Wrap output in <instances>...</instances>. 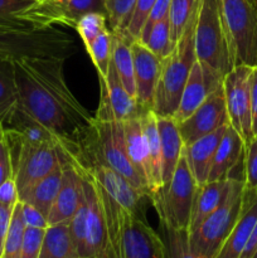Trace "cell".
Segmentation results:
<instances>
[{
	"mask_svg": "<svg viewBox=\"0 0 257 258\" xmlns=\"http://www.w3.org/2000/svg\"><path fill=\"white\" fill-rule=\"evenodd\" d=\"M63 63L65 58H25L13 60V67L22 110L48 128L72 156L93 117L68 88Z\"/></svg>",
	"mask_w": 257,
	"mask_h": 258,
	"instance_id": "obj_1",
	"label": "cell"
},
{
	"mask_svg": "<svg viewBox=\"0 0 257 258\" xmlns=\"http://www.w3.org/2000/svg\"><path fill=\"white\" fill-rule=\"evenodd\" d=\"M75 43L67 33L43 27L22 15L0 17V59L67 58Z\"/></svg>",
	"mask_w": 257,
	"mask_h": 258,
	"instance_id": "obj_2",
	"label": "cell"
},
{
	"mask_svg": "<svg viewBox=\"0 0 257 258\" xmlns=\"http://www.w3.org/2000/svg\"><path fill=\"white\" fill-rule=\"evenodd\" d=\"M197 8L185 30L175 43L173 52L161 59V70L154 93L153 111L160 117H173L180 102L184 86L197 60L194 49V27Z\"/></svg>",
	"mask_w": 257,
	"mask_h": 258,
	"instance_id": "obj_3",
	"label": "cell"
},
{
	"mask_svg": "<svg viewBox=\"0 0 257 258\" xmlns=\"http://www.w3.org/2000/svg\"><path fill=\"white\" fill-rule=\"evenodd\" d=\"M243 178L228 179V190L221 206L189 233V246L199 258H214L231 234L239 218L243 204Z\"/></svg>",
	"mask_w": 257,
	"mask_h": 258,
	"instance_id": "obj_4",
	"label": "cell"
},
{
	"mask_svg": "<svg viewBox=\"0 0 257 258\" xmlns=\"http://www.w3.org/2000/svg\"><path fill=\"white\" fill-rule=\"evenodd\" d=\"M194 49L199 62L211 66L223 77L236 67L218 0H197Z\"/></svg>",
	"mask_w": 257,
	"mask_h": 258,
	"instance_id": "obj_5",
	"label": "cell"
},
{
	"mask_svg": "<svg viewBox=\"0 0 257 258\" xmlns=\"http://www.w3.org/2000/svg\"><path fill=\"white\" fill-rule=\"evenodd\" d=\"M198 185L181 154L173 176L159 190L150 196L161 227L189 232L191 207Z\"/></svg>",
	"mask_w": 257,
	"mask_h": 258,
	"instance_id": "obj_6",
	"label": "cell"
},
{
	"mask_svg": "<svg viewBox=\"0 0 257 258\" xmlns=\"http://www.w3.org/2000/svg\"><path fill=\"white\" fill-rule=\"evenodd\" d=\"M5 140L10 150L14 180L19 197L52 173L60 164L57 143L28 144L14 128H5Z\"/></svg>",
	"mask_w": 257,
	"mask_h": 258,
	"instance_id": "obj_7",
	"label": "cell"
},
{
	"mask_svg": "<svg viewBox=\"0 0 257 258\" xmlns=\"http://www.w3.org/2000/svg\"><path fill=\"white\" fill-rule=\"evenodd\" d=\"M234 66H257V7L251 0H218Z\"/></svg>",
	"mask_w": 257,
	"mask_h": 258,
	"instance_id": "obj_8",
	"label": "cell"
},
{
	"mask_svg": "<svg viewBox=\"0 0 257 258\" xmlns=\"http://www.w3.org/2000/svg\"><path fill=\"white\" fill-rule=\"evenodd\" d=\"M116 258H168L164 239L149 226L145 217H139L122 207L117 208Z\"/></svg>",
	"mask_w": 257,
	"mask_h": 258,
	"instance_id": "obj_9",
	"label": "cell"
},
{
	"mask_svg": "<svg viewBox=\"0 0 257 258\" xmlns=\"http://www.w3.org/2000/svg\"><path fill=\"white\" fill-rule=\"evenodd\" d=\"M252 67L236 66L223 78V93L229 125L243 140L244 146L253 138L249 98V77Z\"/></svg>",
	"mask_w": 257,
	"mask_h": 258,
	"instance_id": "obj_10",
	"label": "cell"
},
{
	"mask_svg": "<svg viewBox=\"0 0 257 258\" xmlns=\"http://www.w3.org/2000/svg\"><path fill=\"white\" fill-rule=\"evenodd\" d=\"M92 12L105 13V0H35L19 15L43 27L58 24L75 28L82 15Z\"/></svg>",
	"mask_w": 257,
	"mask_h": 258,
	"instance_id": "obj_11",
	"label": "cell"
},
{
	"mask_svg": "<svg viewBox=\"0 0 257 258\" xmlns=\"http://www.w3.org/2000/svg\"><path fill=\"white\" fill-rule=\"evenodd\" d=\"M100 78L101 98L95 118L100 121H118L125 122L139 117L144 112L136 98H134L123 87L112 62L108 66L105 78Z\"/></svg>",
	"mask_w": 257,
	"mask_h": 258,
	"instance_id": "obj_12",
	"label": "cell"
},
{
	"mask_svg": "<svg viewBox=\"0 0 257 258\" xmlns=\"http://www.w3.org/2000/svg\"><path fill=\"white\" fill-rule=\"evenodd\" d=\"M81 173L83 175V185L90 204L86 226L85 258H115L108 234L105 208L97 185L91 176L82 170Z\"/></svg>",
	"mask_w": 257,
	"mask_h": 258,
	"instance_id": "obj_13",
	"label": "cell"
},
{
	"mask_svg": "<svg viewBox=\"0 0 257 258\" xmlns=\"http://www.w3.org/2000/svg\"><path fill=\"white\" fill-rule=\"evenodd\" d=\"M76 166L90 175L118 206L135 216L145 217L144 203L148 198L150 199V197L131 185L117 171L101 163H93L87 166Z\"/></svg>",
	"mask_w": 257,
	"mask_h": 258,
	"instance_id": "obj_14",
	"label": "cell"
},
{
	"mask_svg": "<svg viewBox=\"0 0 257 258\" xmlns=\"http://www.w3.org/2000/svg\"><path fill=\"white\" fill-rule=\"evenodd\" d=\"M227 123H229V120L222 85L188 118L178 122V128L184 145H189Z\"/></svg>",
	"mask_w": 257,
	"mask_h": 258,
	"instance_id": "obj_15",
	"label": "cell"
},
{
	"mask_svg": "<svg viewBox=\"0 0 257 258\" xmlns=\"http://www.w3.org/2000/svg\"><path fill=\"white\" fill-rule=\"evenodd\" d=\"M223 78L211 66L197 59L184 86L180 102L173 116L174 120L181 122L188 118L212 92L223 85Z\"/></svg>",
	"mask_w": 257,
	"mask_h": 258,
	"instance_id": "obj_16",
	"label": "cell"
},
{
	"mask_svg": "<svg viewBox=\"0 0 257 258\" xmlns=\"http://www.w3.org/2000/svg\"><path fill=\"white\" fill-rule=\"evenodd\" d=\"M58 149L62 161V183L48 216V224L70 222L85 196L82 173L66 156L59 146Z\"/></svg>",
	"mask_w": 257,
	"mask_h": 258,
	"instance_id": "obj_17",
	"label": "cell"
},
{
	"mask_svg": "<svg viewBox=\"0 0 257 258\" xmlns=\"http://www.w3.org/2000/svg\"><path fill=\"white\" fill-rule=\"evenodd\" d=\"M136 101L144 110H153L154 93L161 70V59L139 40L131 42Z\"/></svg>",
	"mask_w": 257,
	"mask_h": 258,
	"instance_id": "obj_18",
	"label": "cell"
},
{
	"mask_svg": "<svg viewBox=\"0 0 257 258\" xmlns=\"http://www.w3.org/2000/svg\"><path fill=\"white\" fill-rule=\"evenodd\" d=\"M257 221V191L244 188L239 218L214 258H241Z\"/></svg>",
	"mask_w": 257,
	"mask_h": 258,
	"instance_id": "obj_19",
	"label": "cell"
},
{
	"mask_svg": "<svg viewBox=\"0 0 257 258\" xmlns=\"http://www.w3.org/2000/svg\"><path fill=\"white\" fill-rule=\"evenodd\" d=\"M229 123L223 125L218 130L193 141L189 145H184L183 154L185 155L186 163L194 176L197 185L201 186L208 181L209 171L213 163L214 154L223 138L226 128Z\"/></svg>",
	"mask_w": 257,
	"mask_h": 258,
	"instance_id": "obj_20",
	"label": "cell"
},
{
	"mask_svg": "<svg viewBox=\"0 0 257 258\" xmlns=\"http://www.w3.org/2000/svg\"><path fill=\"white\" fill-rule=\"evenodd\" d=\"M243 140L237 134V131L231 125H228L214 154L208 181L227 180L231 178L234 168L238 165L239 161H243Z\"/></svg>",
	"mask_w": 257,
	"mask_h": 258,
	"instance_id": "obj_21",
	"label": "cell"
},
{
	"mask_svg": "<svg viewBox=\"0 0 257 258\" xmlns=\"http://www.w3.org/2000/svg\"><path fill=\"white\" fill-rule=\"evenodd\" d=\"M156 121L161 145V179L163 185H165L175 171L183 154L184 143L179 133L178 122L173 117L156 116Z\"/></svg>",
	"mask_w": 257,
	"mask_h": 258,
	"instance_id": "obj_22",
	"label": "cell"
},
{
	"mask_svg": "<svg viewBox=\"0 0 257 258\" xmlns=\"http://www.w3.org/2000/svg\"><path fill=\"white\" fill-rule=\"evenodd\" d=\"M141 127L146 145L149 168V193L150 196L163 186L161 179V145L156 115L153 110H145L140 115Z\"/></svg>",
	"mask_w": 257,
	"mask_h": 258,
	"instance_id": "obj_23",
	"label": "cell"
},
{
	"mask_svg": "<svg viewBox=\"0 0 257 258\" xmlns=\"http://www.w3.org/2000/svg\"><path fill=\"white\" fill-rule=\"evenodd\" d=\"M227 190H228V179L207 181L206 184L197 188L193 207H191L190 221H189V233L196 231L221 206Z\"/></svg>",
	"mask_w": 257,
	"mask_h": 258,
	"instance_id": "obj_24",
	"label": "cell"
},
{
	"mask_svg": "<svg viewBox=\"0 0 257 258\" xmlns=\"http://www.w3.org/2000/svg\"><path fill=\"white\" fill-rule=\"evenodd\" d=\"M122 125L127 155L130 158L131 164L135 168L136 173L139 174L149 191L148 155H146V145L143 127H141L140 116L125 121V122H122ZM149 197H150V193H149Z\"/></svg>",
	"mask_w": 257,
	"mask_h": 258,
	"instance_id": "obj_25",
	"label": "cell"
},
{
	"mask_svg": "<svg viewBox=\"0 0 257 258\" xmlns=\"http://www.w3.org/2000/svg\"><path fill=\"white\" fill-rule=\"evenodd\" d=\"M112 32V30H111ZM131 39L126 33L120 30L112 32V54L111 62L120 77L125 90L136 98L135 76H134V60L131 52Z\"/></svg>",
	"mask_w": 257,
	"mask_h": 258,
	"instance_id": "obj_26",
	"label": "cell"
},
{
	"mask_svg": "<svg viewBox=\"0 0 257 258\" xmlns=\"http://www.w3.org/2000/svg\"><path fill=\"white\" fill-rule=\"evenodd\" d=\"M60 183H62V161L52 173L48 174L35 185H33L29 190L22 194L19 197V201L35 207L48 219L53 203L59 191Z\"/></svg>",
	"mask_w": 257,
	"mask_h": 258,
	"instance_id": "obj_27",
	"label": "cell"
},
{
	"mask_svg": "<svg viewBox=\"0 0 257 258\" xmlns=\"http://www.w3.org/2000/svg\"><path fill=\"white\" fill-rule=\"evenodd\" d=\"M39 258H80L70 231V222L49 224L43 236Z\"/></svg>",
	"mask_w": 257,
	"mask_h": 258,
	"instance_id": "obj_28",
	"label": "cell"
},
{
	"mask_svg": "<svg viewBox=\"0 0 257 258\" xmlns=\"http://www.w3.org/2000/svg\"><path fill=\"white\" fill-rule=\"evenodd\" d=\"M19 107V95L13 62L0 59V121L8 123Z\"/></svg>",
	"mask_w": 257,
	"mask_h": 258,
	"instance_id": "obj_29",
	"label": "cell"
},
{
	"mask_svg": "<svg viewBox=\"0 0 257 258\" xmlns=\"http://www.w3.org/2000/svg\"><path fill=\"white\" fill-rule=\"evenodd\" d=\"M85 47L93 64L97 68L98 77L105 78L108 72L111 54H112V32L110 29L103 30L101 34L86 43Z\"/></svg>",
	"mask_w": 257,
	"mask_h": 258,
	"instance_id": "obj_30",
	"label": "cell"
},
{
	"mask_svg": "<svg viewBox=\"0 0 257 258\" xmlns=\"http://www.w3.org/2000/svg\"><path fill=\"white\" fill-rule=\"evenodd\" d=\"M139 42L143 43L159 59H164V58L168 57L175 47V43L171 40L170 37V27H169L168 18L156 23L151 28L150 32L148 33V35Z\"/></svg>",
	"mask_w": 257,
	"mask_h": 258,
	"instance_id": "obj_31",
	"label": "cell"
},
{
	"mask_svg": "<svg viewBox=\"0 0 257 258\" xmlns=\"http://www.w3.org/2000/svg\"><path fill=\"white\" fill-rule=\"evenodd\" d=\"M197 8V0H170L169 7V27L170 37L174 43L179 40L190 22Z\"/></svg>",
	"mask_w": 257,
	"mask_h": 258,
	"instance_id": "obj_32",
	"label": "cell"
},
{
	"mask_svg": "<svg viewBox=\"0 0 257 258\" xmlns=\"http://www.w3.org/2000/svg\"><path fill=\"white\" fill-rule=\"evenodd\" d=\"M25 228L27 227L22 216V202L19 201L13 211L12 222H10L7 237H5L2 258H19Z\"/></svg>",
	"mask_w": 257,
	"mask_h": 258,
	"instance_id": "obj_33",
	"label": "cell"
},
{
	"mask_svg": "<svg viewBox=\"0 0 257 258\" xmlns=\"http://www.w3.org/2000/svg\"><path fill=\"white\" fill-rule=\"evenodd\" d=\"M136 0H105V14L110 30L125 32Z\"/></svg>",
	"mask_w": 257,
	"mask_h": 258,
	"instance_id": "obj_34",
	"label": "cell"
},
{
	"mask_svg": "<svg viewBox=\"0 0 257 258\" xmlns=\"http://www.w3.org/2000/svg\"><path fill=\"white\" fill-rule=\"evenodd\" d=\"M164 242L168 258H199L191 252L189 246V232L164 228Z\"/></svg>",
	"mask_w": 257,
	"mask_h": 258,
	"instance_id": "obj_35",
	"label": "cell"
},
{
	"mask_svg": "<svg viewBox=\"0 0 257 258\" xmlns=\"http://www.w3.org/2000/svg\"><path fill=\"white\" fill-rule=\"evenodd\" d=\"M75 29L80 34L83 44H86L95 37H97L98 34H101L103 30L108 29L107 17H106L105 13H87V14L82 15L78 19V22L76 23Z\"/></svg>",
	"mask_w": 257,
	"mask_h": 258,
	"instance_id": "obj_36",
	"label": "cell"
},
{
	"mask_svg": "<svg viewBox=\"0 0 257 258\" xmlns=\"http://www.w3.org/2000/svg\"><path fill=\"white\" fill-rule=\"evenodd\" d=\"M243 180L244 188L257 191V135L244 146Z\"/></svg>",
	"mask_w": 257,
	"mask_h": 258,
	"instance_id": "obj_37",
	"label": "cell"
},
{
	"mask_svg": "<svg viewBox=\"0 0 257 258\" xmlns=\"http://www.w3.org/2000/svg\"><path fill=\"white\" fill-rule=\"evenodd\" d=\"M155 2L156 0H136L130 22H128L126 30L123 32L133 40H138L139 37H140L144 23H145L146 18H148L149 13H150L151 8L154 7Z\"/></svg>",
	"mask_w": 257,
	"mask_h": 258,
	"instance_id": "obj_38",
	"label": "cell"
},
{
	"mask_svg": "<svg viewBox=\"0 0 257 258\" xmlns=\"http://www.w3.org/2000/svg\"><path fill=\"white\" fill-rule=\"evenodd\" d=\"M44 231L45 229L29 228V227L25 228L19 258H39Z\"/></svg>",
	"mask_w": 257,
	"mask_h": 258,
	"instance_id": "obj_39",
	"label": "cell"
},
{
	"mask_svg": "<svg viewBox=\"0 0 257 258\" xmlns=\"http://www.w3.org/2000/svg\"><path fill=\"white\" fill-rule=\"evenodd\" d=\"M169 7H170V0H156L154 7L151 8L150 13H149L148 18H146L145 23H144V27L141 29L140 37L138 40H143L156 23L168 18Z\"/></svg>",
	"mask_w": 257,
	"mask_h": 258,
	"instance_id": "obj_40",
	"label": "cell"
},
{
	"mask_svg": "<svg viewBox=\"0 0 257 258\" xmlns=\"http://www.w3.org/2000/svg\"><path fill=\"white\" fill-rule=\"evenodd\" d=\"M22 216L23 221H24L25 227L29 228H39L45 229L49 224H48L47 217L43 216L40 211H38L35 207L30 206L28 203H23L22 202Z\"/></svg>",
	"mask_w": 257,
	"mask_h": 258,
	"instance_id": "obj_41",
	"label": "cell"
},
{
	"mask_svg": "<svg viewBox=\"0 0 257 258\" xmlns=\"http://www.w3.org/2000/svg\"><path fill=\"white\" fill-rule=\"evenodd\" d=\"M9 178H14V173L9 146L4 136V139L0 141V185Z\"/></svg>",
	"mask_w": 257,
	"mask_h": 258,
	"instance_id": "obj_42",
	"label": "cell"
},
{
	"mask_svg": "<svg viewBox=\"0 0 257 258\" xmlns=\"http://www.w3.org/2000/svg\"><path fill=\"white\" fill-rule=\"evenodd\" d=\"M19 202L17 184L14 178H9L0 185V204L14 208Z\"/></svg>",
	"mask_w": 257,
	"mask_h": 258,
	"instance_id": "obj_43",
	"label": "cell"
},
{
	"mask_svg": "<svg viewBox=\"0 0 257 258\" xmlns=\"http://www.w3.org/2000/svg\"><path fill=\"white\" fill-rule=\"evenodd\" d=\"M34 3L35 0H0V17L19 15Z\"/></svg>",
	"mask_w": 257,
	"mask_h": 258,
	"instance_id": "obj_44",
	"label": "cell"
},
{
	"mask_svg": "<svg viewBox=\"0 0 257 258\" xmlns=\"http://www.w3.org/2000/svg\"><path fill=\"white\" fill-rule=\"evenodd\" d=\"M249 98H251L252 131L253 136L257 135V66L252 67L249 77Z\"/></svg>",
	"mask_w": 257,
	"mask_h": 258,
	"instance_id": "obj_45",
	"label": "cell"
},
{
	"mask_svg": "<svg viewBox=\"0 0 257 258\" xmlns=\"http://www.w3.org/2000/svg\"><path fill=\"white\" fill-rule=\"evenodd\" d=\"M13 211H14V208H12V207L0 204V257H2L3 248H4L5 237H7L10 222H12Z\"/></svg>",
	"mask_w": 257,
	"mask_h": 258,
	"instance_id": "obj_46",
	"label": "cell"
},
{
	"mask_svg": "<svg viewBox=\"0 0 257 258\" xmlns=\"http://www.w3.org/2000/svg\"><path fill=\"white\" fill-rule=\"evenodd\" d=\"M241 258H257V221L254 223L251 236H249V239L247 242L246 248H244Z\"/></svg>",
	"mask_w": 257,
	"mask_h": 258,
	"instance_id": "obj_47",
	"label": "cell"
},
{
	"mask_svg": "<svg viewBox=\"0 0 257 258\" xmlns=\"http://www.w3.org/2000/svg\"><path fill=\"white\" fill-rule=\"evenodd\" d=\"M4 136H5L4 125H3V122H2V121H0V141H2L3 139H4Z\"/></svg>",
	"mask_w": 257,
	"mask_h": 258,
	"instance_id": "obj_48",
	"label": "cell"
},
{
	"mask_svg": "<svg viewBox=\"0 0 257 258\" xmlns=\"http://www.w3.org/2000/svg\"><path fill=\"white\" fill-rule=\"evenodd\" d=\"M251 3H252V4H254V5H256V7H257V0H251Z\"/></svg>",
	"mask_w": 257,
	"mask_h": 258,
	"instance_id": "obj_49",
	"label": "cell"
},
{
	"mask_svg": "<svg viewBox=\"0 0 257 258\" xmlns=\"http://www.w3.org/2000/svg\"><path fill=\"white\" fill-rule=\"evenodd\" d=\"M0 258H2V257H0Z\"/></svg>",
	"mask_w": 257,
	"mask_h": 258,
	"instance_id": "obj_50",
	"label": "cell"
}]
</instances>
